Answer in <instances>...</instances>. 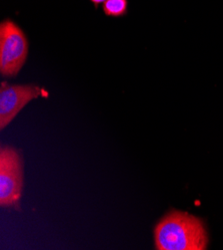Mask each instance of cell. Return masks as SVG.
I'll list each match as a JSON object with an SVG mask.
<instances>
[{"instance_id": "6da1fadb", "label": "cell", "mask_w": 223, "mask_h": 250, "mask_svg": "<svg viewBox=\"0 0 223 250\" xmlns=\"http://www.w3.org/2000/svg\"><path fill=\"white\" fill-rule=\"evenodd\" d=\"M154 239L158 250H204L208 244L203 221L176 210L170 211L157 223Z\"/></svg>"}, {"instance_id": "7a4b0ae2", "label": "cell", "mask_w": 223, "mask_h": 250, "mask_svg": "<svg viewBox=\"0 0 223 250\" xmlns=\"http://www.w3.org/2000/svg\"><path fill=\"white\" fill-rule=\"evenodd\" d=\"M27 38L16 23L4 20L0 25V72L2 76L14 77L26 61Z\"/></svg>"}, {"instance_id": "3957f363", "label": "cell", "mask_w": 223, "mask_h": 250, "mask_svg": "<svg viewBox=\"0 0 223 250\" xmlns=\"http://www.w3.org/2000/svg\"><path fill=\"white\" fill-rule=\"evenodd\" d=\"M23 172L20 155L12 147L0 151V205L17 206L22 191Z\"/></svg>"}, {"instance_id": "277c9868", "label": "cell", "mask_w": 223, "mask_h": 250, "mask_svg": "<svg viewBox=\"0 0 223 250\" xmlns=\"http://www.w3.org/2000/svg\"><path fill=\"white\" fill-rule=\"evenodd\" d=\"M41 94V88L34 85H10L2 82L0 86V129L3 130L28 102Z\"/></svg>"}, {"instance_id": "5b68a950", "label": "cell", "mask_w": 223, "mask_h": 250, "mask_svg": "<svg viewBox=\"0 0 223 250\" xmlns=\"http://www.w3.org/2000/svg\"><path fill=\"white\" fill-rule=\"evenodd\" d=\"M127 0H106L103 3V10L107 16L119 17L127 12Z\"/></svg>"}, {"instance_id": "8992f818", "label": "cell", "mask_w": 223, "mask_h": 250, "mask_svg": "<svg viewBox=\"0 0 223 250\" xmlns=\"http://www.w3.org/2000/svg\"><path fill=\"white\" fill-rule=\"evenodd\" d=\"M91 1L95 4V6H97L98 4H100V3H104L106 0H91Z\"/></svg>"}]
</instances>
